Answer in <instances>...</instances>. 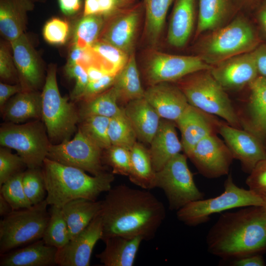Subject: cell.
<instances>
[{"instance_id":"38","label":"cell","mask_w":266,"mask_h":266,"mask_svg":"<svg viewBox=\"0 0 266 266\" xmlns=\"http://www.w3.org/2000/svg\"><path fill=\"white\" fill-rule=\"evenodd\" d=\"M110 120L100 116L87 117L80 120L78 129L101 149L106 150L111 146L108 134Z\"/></svg>"},{"instance_id":"14","label":"cell","mask_w":266,"mask_h":266,"mask_svg":"<svg viewBox=\"0 0 266 266\" xmlns=\"http://www.w3.org/2000/svg\"><path fill=\"white\" fill-rule=\"evenodd\" d=\"M103 233L100 213L82 232L57 250L56 262L60 266H89L93 249Z\"/></svg>"},{"instance_id":"29","label":"cell","mask_w":266,"mask_h":266,"mask_svg":"<svg viewBox=\"0 0 266 266\" xmlns=\"http://www.w3.org/2000/svg\"><path fill=\"white\" fill-rule=\"evenodd\" d=\"M101 201L78 199L64 205L62 211L70 239L82 232L101 211Z\"/></svg>"},{"instance_id":"5","label":"cell","mask_w":266,"mask_h":266,"mask_svg":"<svg viewBox=\"0 0 266 266\" xmlns=\"http://www.w3.org/2000/svg\"><path fill=\"white\" fill-rule=\"evenodd\" d=\"M248 21L239 16L226 26L212 31L200 44L198 56L212 66L254 50L259 45V38Z\"/></svg>"},{"instance_id":"41","label":"cell","mask_w":266,"mask_h":266,"mask_svg":"<svg viewBox=\"0 0 266 266\" xmlns=\"http://www.w3.org/2000/svg\"><path fill=\"white\" fill-rule=\"evenodd\" d=\"M23 173L24 171L15 175L0 186V194L8 202L13 210L27 208L33 206L23 188Z\"/></svg>"},{"instance_id":"7","label":"cell","mask_w":266,"mask_h":266,"mask_svg":"<svg viewBox=\"0 0 266 266\" xmlns=\"http://www.w3.org/2000/svg\"><path fill=\"white\" fill-rule=\"evenodd\" d=\"M45 200L31 207L13 210L0 221V253L42 238L49 219Z\"/></svg>"},{"instance_id":"58","label":"cell","mask_w":266,"mask_h":266,"mask_svg":"<svg viewBox=\"0 0 266 266\" xmlns=\"http://www.w3.org/2000/svg\"><path fill=\"white\" fill-rule=\"evenodd\" d=\"M263 0H233L236 8L242 6L256 4L258 6Z\"/></svg>"},{"instance_id":"43","label":"cell","mask_w":266,"mask_h":266,"mask_svg":"<svg viewBox=\"0 0 266 266\" xmlns=\"http://www.w3.org/2000/svg\"><path fill=\"white\" fill-rule=\"evenodd\" d=\"M27 166L22 158L12 153L10 149L0 148V186L15 175L22 172Z\"/></svg>"},{"instance_id":"48","label":"cell","mask_w":266,"mask_h":266,"mask_svg":"<svg viewBox=\"0 0 266 266\" xmlns=\"http://www.w3.org/2000/svg\"><path fill=\"white\" fill-rule=\"evenodd\" d=\"M116 74H106L99 79L89 81L80 99L88 100L109 89L115 81Z\"/></svg>"},{"instance_id":"12","label":"cell","mask_w":266,"mask_h":266,"mask_svg":"<svg viewBox=\"0 0 266 266\" xmlns=\"http://www.w3.org/2000/svg\"><path fill=\"white\" fill-rule=\"evenodd\" d=\"M212 66L198 56H182L155 53L146 67V76L150 85L177 81L194 72L210 69Z\"/></svg>"},{"instance_id":"10","label":"cell","mask_w":266,"mask_h":266,"mask_svg":"<svg viewBox=\"0 0 266 266\" xmlns=\"http://www.w3.org/2000/svg\"><path fill=\"white\" fill-rule=\"evenodd\" d=\"M187 158L180 153L156 172L155 188L163 190L171 210L177 211L188 203L204 198L195 183Z\"/></svg>"},{"instance_id":"34","label":"cell","mask_w":266,"mask_h":266,"mask_svg":"<svg viewBox=\"0 0 266 266\" xmlns=\"http://www.w3.org/2000/svg\"><path fill=\"white\" fill-rule=\"evenodd\" d=\"M172 0H144L145 32L149 41L157 43L163 31L167 11Z\"/></svg>"},{"instance_id":"31","label":"cell","mask_w":266,"mask_h":266,"mask_svg":"<svg viewBox=\"0 0 266 266\" xmlns=\"http://www.w3.org/2000/svg\"><path fill=\"white\" fill-rule=\"evenodd\" d=\"M113 87L118 101L127 103L131 100L144 98L143 90L139 77L135 56L133 52L124 67L116 74Z\"/></svg>"},{"instance_id":"28","label":"cell","mask_w":266,"mask_h":266,"mask_svg":"<svg viewBox=\"0 0 266 266\" xmlns=\"http://www.w3.org/2000/svg\"><path fill=\"white\" fill-rule=\"evenodd\" d=\"M32 0H0V32L9 42L24 33Z\"/></svg>"},{"instance_id":"35","label":"cell","mask_w":266,"mask_h":266,"mask_svg":"<svg viewBox=\"0 0 266 266\" xmlns=\"http://www.w3.org/2000/svg\"><path fill=\"white\" fill-rule=\"evenodd\" d=\"M97 56L99 66L110 74H117L127 63L128 54L102 40H98L92 46Z\"/></svg>"},{"instance_id":"20","label":"cell","mask_w":266,"mask_h":266,"mask_svg":"<svg viewBox=\"0 0 266 266\" xmlns=\"http://www.w3.org/2000/svg\"><path fill=\"white\" fill-rule=\"evenodd\" d=\"M144 98L162 119L175 122L189 103L180 88L170 82L150 85L144 92Z\"/></svg>"},{"instance_id":"44","label":"cell","mask_w":266,"mask_h":266,"mask_svg":"<svg viewBox=\"0 0 266 266\" xmlns=\"http://www.w3.org/2000/svg\"><path fill=\"white\" fill-rule=\"evenodd\" d=\"M69 32V26L66 20L54 17L45 24L42 34L45 40L52 45L64 44L67 40Z\"/></svg>"},{"instance_id":"53","label":"cell","mask_w":266,"mask_h":266,"mask_svg":"<svg viewBox=\"0 0 266 266\" xmlns=\"http://www.w3.org/2000/svg\"><path fill=\"white\" fill-rule=\"evenodd\" d=\"M101 15H108L118 8L116 0H99Z\"/></svg>"},{"instance_id":"52","label":"cell","mask_w":266,"mask_h":266,"mask_svg":"<svg viewBox=\"0 0 266 266\" xmlns=\"http://www.w3.org/2000/svg\"><path fill=\"white\" fill-rule=\"evenodd\" d=\"M58 3L62 13L67 16L76 13L81 5V0H58Z\"/></svg>"},{"instance_id":"27","label":"cell","mask_w":266,"mask_h":266,"mask_svg":"<svg viewBox=\"0 0 266 266\" xmlns=\"http://www.w3.org/2000/svg\"><path fill=\"white\" fill-rule=\"evenodd\" d=\"M139 11L132 9L116 17L103 34L101 40L130 55L139 20Z\"/></svg>"},{"instance_id":"33","label":"cell","mask_w":266,"mask_h":266,"mask_svg":"<svg viewBox=\"0 0 266 266\" xmlns=\"http://www.w3.org/2000/svg\"><path fill=\"white\" fill-rule=\"evenodd\" d=\"M117 92L113 86L105 92L85 101L78 110L80 120L91 116L111 118L122 110L117 104Z\"/></svg>"},{"instance_id":"51","label":"cell","mask_w":266,"mask_h":266,"mask_svg":"<svg viewBox=\"0 0 266 266\" xmlns=\"http://www.w3.org/2000/svg\"><path fill=\"white\" fill-rule=\"evenodd\" d=\"M234 266H264L265 261L259 254L244 256L233 260L231 263Z\"/></svg>"},{"instance_id":"59","label":"cell","mask_w":266,"mask_h":266,"mask_svg":"<svg viewBox=\"0 0 266 266\" xmlns=\"http://www.w3.org/2000/svg\"><path fill=\"white\" fill-rule=\"evenodd\" d=\"M118 6L119 7L124 6L127 4H129L132 0H116Z\"/></svg>"},{"instance_id":"46","label":"cell","mask_w":266,"mask_h":266,"mask_svg":"<svg viewBox=\"0 0 266 266\" xmlns=\"http://www.w3.org/2000/svg\"><path fill=\"white\" fill-rule=\"evenodd\" d=\"M249 189L262 198L266 197V158L259 161L246 180Z\"/></svg>"},{"instance_id":"3","label":"cell","mask_w":266,"mask_h":266,"mask_svg":"<svg viewBox=\"0 0 266 266\" xmlns=\"http://www.w3.org/2000/svg\"><path fill=\"white\" fill-rule=\"evenodd\" d=\"M48 205L62 207L78 199L96 200L103 192H107L114 180V174L105 172L89 175L86 171L65 165L46 158L42 166Z\"/></svg>"},{"instance_id":"30","label":"cell","mask_w":266,"mask_h":266,"mask_svg":"<svg viewBox=\"0 0 266 266\" xmlns=\"http://www.w3.org/2000/svg\"><path fill=\"white\" fill-rule=\"evenodd\" d=\"M236 9L233 0H198L196 36L222 27Z\"/></svg>"},{"instance_id":"22","label":"cell","mask_w":266,"mask_h":266,"mask_svg":"<svg viewBox=\"0 0 266 266\" xmlns=\"http://www.w3.org/2000/svg\"><path fill=\"white\" fill-rule=\"evenodd\" d=\"M0 109L6 122L20 124L41 120V93L24 90L11 97Z\"/></svg>"},{"instance_id":"45","label":"cell","mask_w":266,"mask_h":266,"mask_svg":"<svg viewBox=\"0 0 266 266\" xmlns=\"http://www.w3.org/2000/svg\"><path fill=\"white\" fill-rule=\"evenodd\" d=\"M65 72L68 78L75 81L70 99L72 100H80L89 82L86 69L79 64L67 63Z\"/></svg>"},{"instance_id":"2","label":"cell","mask_w":266,"mask_h":266,"mask_svg":"<svg viewBox=\"0 0 266 266\" xmlns=\"http://www.w3.org/2000/svg\"><path fill=\"white\" fill-rule=\"evenodd\" d=\"M208 252L235 260L266 251V208L241 207L221 214L206 236Z\"/></svg>"},{"instance_id":"32","label":"cell","mask_w":266,"mask_h":266,"mask_svg":"<svg viewBox=\"0 0 266 266\" xmlns=\"http://www.w3.org/2000/svg\"><path fill=\"white\" fill-rule=\"evenodd\" d=\"M130 181L142 189L155 188L156 172L153 169L149 150L136 142L130 150Z\"/></svg>"},{"instance_id":"17","label":"cell","mask_w":266,"mask_h":266,"mask_svg":"<svg viewBox=\"0 0 266 266\" xmlns=\"http://www.w3.org/2000/svg\"><path fill=\"white\" fill-rule=\"evenodd\" d=\"M249 97L242 113V129L253 134L266 149V78L259 75L248 86Z\"/></svg>"},{"instance_id":"15","label":"cell","mask_w":266,"mask_h":266,"mask_svg":"<svg viewBox=\"0 0 266 266\" xmlns=\"http://www.w3.org/2000/svg\"><path fill=\"white\" fill-rule=\"evenodd\" d=\"M218 133L234 159L240 161L244 171L250 173L256 165L266 158V149L253 134L221 122Z\"/></svg>"},{"instance_id":"36","label":"cell","mask_w":266,"mask_h":266,"mask_svg":"<svg viewBox=\"0 0 266 266\" xmlns=\"http://www.w3.org/2000/svg\"><path fill=\"white\" fill-rule=\"evenodd\" d=\"M49 212V219L42 239L46 244L61 249L70 240L67 226L61 207L51 205Z\"/></svg>"},{"instance_id":"47","label":"cell","mask_w":266,"mask_h":266,"mask_svg":"<svg viewBox=\"0 0 266 266\" xmlns=\"http://www.w3.org/2000/svg\"><path fill=\"white\" fill-rule=\"evenodd\" d=\"M0 77L5 82L20 83L12 53L3 43L0 47Z\"/></svg>"},{"instance_id":"18","label":"cell","mask_w":266,"mask_h":266,"mask_svg":"<svg viewBox=\"0 0 266 266\" xmlns=\"http://www.w3.org/2000/svg\"><path fill=\"white\" fill-rule=\"evenodd\" d=\"M212 115L189 104L175 122L181 132L183 151L187 156L202 139L218 132L221 122Z\"/></svg>"},{"instance_id":"57","label":"cell","mask_w":266,"mask_h":266,"mask_svg":"<svg viewBox=\"0 0 266 266\" xmlns=\"http://www.w3.org/2000/svg\"><path fill=\"white\" fill-rule=\"evenodd\" d=\"M13 210L8 202L0 194V215L2 217Z\"/></svg>"},{"instance_id":"56","label":"cell","mask_w":266,"mask_h":266,"mask_svg":"<svg viewBox=\"0 0 266 266\" xmlns=\"http://www.w3.org/2000/svg\"><path fill=\"white\" fill-rule=\"evenodd\" d=\"M257 16L263 31L266 34V0H263L257 7Z\"/></svg>"},{"instance_id":"8","label":"cell","mask_w":266,"mask_h":266,"mask_svg":"<svg viewBox=\"0 0 266 266\" xmlns=\"http://www.w3.org/2000/svg\"><path fill=\"white\" fill-rule=\"evenodd\" d=\"M224 191L219 196L190 202L177 211V219L189 226L206 222L210 216L235 208L264 206V201L251 190L237 186L231 174L224 182Z\"/></svg>"},{"instance_id":"4","label":"cell","mask_w":266,"mask_h":266,"mask_svg":"<svg viewBox=\"0 0 266 266\" xmlns=\"http://www.w3.org/2000/svg\"><path fill=\"white\" fill-rule=\"evenodd\" d=\"M177 81L190 105L223 118L233 127L242 129L230 99L210 69L194 72Z\"/></svg>"},{"instance_id":"40","label":"cell","mask_w":266,"mask_h":266,"mask_svg":"<svg viewBox=\"0 0 266 266\" xmlns=\"http://www.w3.org/2000/svg\"><path fill=\"white\" fill-rule=\"evenodd\" d=\"M22 183L25 194L33 205L45 200L47 193L42 167L27 168L24 171Z\"/></svg>"},{"instance_id":"49","label":"cell","mask_w":266,"mask_h":266,"mask_svg":"<svg viewBox=\"0 0 266 266\" xmlns=\"http://www.w3.org/2000/svg\"><path fill=\"white\" fill-rule=\"evenodd\" d=\"M25 90L20 83L14 85L0 83V107L2 108L6 102L13 96Z\"/></svg>"},{"instance_id":"11","label":"cell","mask_w":266,"mask_h":266,"mask_svg":"<svg viewBox=\"0 0 266 266\" xmlns=\"http://www.w3.org/2000/svg\"><path fill=\"white\" fill-rule=\"evenodd\" d=\"M102 150L78 129L72 139L50 146L47 158L60 164L81 169L92 175L105 171Z\"/></svg>"},{"instance_id":"9","label":"cell","mask_w":266,"mask_h":266,"mask_svg":"<svg viewBox=\"0 0 266 266\" xmlns=\"http://www.w3.org/2000/svg\"><path fill=\"white\" fill-rule=\"evenodd\" d=\"M51 144L41 120L6 122L0 128V146L15 150L27 168L42 167Z\"/></svg>"},{"instance_id":"6","label":"cell","mask_w":266,"mask_h":266,"mask_svg":"<svg viewBox=\"0 0 266 266\" xmlns=\"http://www.w3.org/2000/svg\"><path fill=\"white\" fill-rule=\"evenodd\" d=\"M56 72V66H50L41 92V120L54 144L70 139L80 121L78 110L72 102L61 95Z\"/></svg>"},{"instance_id":"55","label":"cell","mask_w":266,"mask_h":266,"mask_svg":"<svg viewBox=\"0 0 266 266\" xmlns=\"http://www.w3.org/2000/svg\"><path fill=\"white\" fill-rule=\"evenodd\" d=\"M89 81L100 79L106 74H110L97 66H91L86 69Z\"/></svg>"},{"instance_id":"1","label":"cell","mask_w":266,"mask_h":266,"mask_svg":"<svg viewBox=\"0 0 266 266\" xmlns=\"http://www.w3.org/2000/svg\"><path fill=\"white\" fill-rule=\"evenodd\" d=\"M163 203L147 190L126 185L111 188L101 200L102 241L117 235L149 240L166 217Z\"/></svg>"},{"instance_id":"24","label":"cell","mask_w":266,"mask_h":266,"mask_svg":"<svg viewBox=\"0 0 266 266\" xmlns=\"http://www.w3.org/2000/svg\"><path fill=\"white\" fill-rule=\"evenodd\" d=\"M140 141L150 144L161 118L144 98L131 100L123 109Z\"/></svg>"},{"instance_id":"54","label":"cell","mask_w":266,"mask_h":266,"mask_svg":"<svg viewBox=\"0 0 266 266\" xmlns=\"http://www.w3.org/2000/svg\"><path fill=\"white\" fill-rule=\"evenodd\" d=\"M93 15H100L99 0H85L83 16Z\"/></svg>"},{"instance_id":"13","label":"cell","mask_w":266,"mask_h":266,"mask_svg":"<svg viewBox=\"0 0 266 266\" xmlns=\"http://www.w3.org/2000/svg\"><path fill=\"white\" fill-rule=\"evenodd\" d=\"M199 172L208 178L228 175L233 159L227 144L216 134L200 141L187 156Z\"/></svg>"},{"instance_id":"37","label":"cell","mask_w":266,"mask_h":266,"mask_svg":"<svg viewBox=\"0 0 266 266\" xmlns=\"http://www.w3.org/2000/svg\"><path fill=\"white\" fill-rule=\"evenodd\" d=\"M108 134L111 145L121 146L130 150L137 142L135 133L123 109L110 118Z\"/></svg>"},{"instance_id":"50","label":"cell","mask_w":266,"mask_h":266,"mask_svg":"<svg viewBox=\"0 0 266 266\" xmlns=\"http://www.w3.org/2000/svg\"><path fill=\"white\" fill-rule=\"evenodd\" d=\"M252 52L259 75L266 78V43L259 45Z\"/></svg>"},{"instance_id":"21","label":"cell","mask_w":266,"mask_h":266,"mask_svg":"<svg viewBox=\"0 0 266 266\" xmlns=\"http://www.w3.org/2000/svg\"><path fill=\"white\" fill-rule=\"evenodd\" d=\"M175 122L161 118L148 149L155 172L161 170L173 157L183 151L176 133Z\"/></svg>"},{"instance_id":"23","label":"cell","mask_w":266,"mask_h":266,"mask_svg":"<svg viewBox=\"0 0 266 266\" xmlns=\"http://www.w3.org/2000/svg\"><path fill=\"white\" fill-rule=\"evenodd\" d=\"M58 249L42 239L1 254L0 266H51L56 264Z\"/></svg>"},{"instance_id":"19","label":"cell","mask_w":266,"mask_h":266,"mask_svg":"<svg viewBox=\"0 0 266 266\" xmlns=\"http://www.w3.org/2000/svg\"><path fill=\"white\" fill-rule=\"evenodd\" d=\"M9 43L20 83L25 90H37L43 82V72L33 47L25 33Z\"/></svg>"},{"instance_id":"26","label":"cell","mask_w":266,"mask_h":266,"mask_svg":"<svg viewBox=\"0 0 266 266\" xmlns=\"http://www.w3.org/2000/svg\"><path fill=\"white\" fill-rule=\"evenodd\" d=\"M143 239L140 236L127 237L120 235L104 240L105 247L96 255L105 266H132Z\"/></svg>"},{"instance_id":"25","label":"cell","mask_w":266,"mask_h":266,"mask_svg":"<svg viewBox=\"0 0 266 266\" xmlns=\"http://www.w3.org/2000/svg\"><path fill=\"white\" fill-rule=\"evenodd\" d=\"M197 0H175L171 16L167 41L172 46H184L192 32L196 12Z\"/></svg>"},{"instance_id":"39","label":"cell","mask_w":266,"mask_h":266,"mask_svg":"<svg viewBox=\"0 0 266 266\" xmlns=\"http://www.w3.org/2000/svg\"><path fill=\"white\" fill-rule=\"evenodd\" d=\"M101 16H83L75 29L74 45L85 48L92 46L98 41L103 23Z\"/></svg>"},{"instance_id":"16","label":"cell","mask_w":266,"mask_h":266,"mask_svg":"<svg viewBox=\"0 0 266 266\" xmlns=\"http://www.w3.org/2000/svg\"><path fill=\"white\" fill-rule=\"evenodd\" d=\"M210 71L225 91L240 90L259 75L252 51L212 66Z\"/></svg>"},{"instance_id":"60","label":"cell","mask_w":266,"mask_h":266,"mask_svg":"<svg viewBox=\"0 0 266 266\" xmlns=\"http://www.w3.org/2000/svg\"><path fill=\"white\" fill-rule=\"evenodd\" d=\"M264 201V206H265L266 208V197L263 198Z\"/></svg>"},{"instance_id":"42","label":"cell","mask_w":266,"mask_h":266,"mask_svg":"<svg viewBox=\"0 0 266 266\" xmlns=\"http://www.w3.org/2000/svg\"><path fill=\"white\" fill-rule=\"evenodd\" d=\"M102 153V162L109 166L113 174L129 176L131 170L130 150L111 145Z\"/></svg>"}]
</instances>
